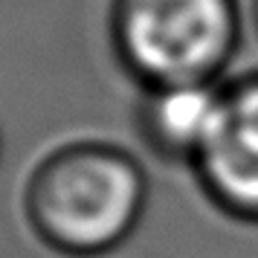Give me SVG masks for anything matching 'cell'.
<instances>
[{
  "mask_svg": "<svg viewBox=\"0 0 258 258\" xmlns=\"http://www.w3.org/2000/svg\"><path fill=\"white\" fill-rule=\"evenodd\" d=\"M148 195L151 183L137 154L107 140H70L32 165L21 206L47 249L99 258L140 229Z\"/></svg>",
  "mask_w": 258,
  "mask_h": 258,
  "instance_id": "6da1fadb",
  "label": "cell"
},
{
  "mask_svg": "<svg viewBox=\"0 0 258 258\" xmlns=\"http://www.w3.org/2000/svg\"><path fill=\"white\" fill-rule=\"evenodd\" d=\"M238 0H110L107 38L137 84H218L241 47Z\"/></svg>",
  "mask_w": 258,
  "mask_h": 258,
  "instance_id": "7a4b0ae2",
  "label": "cell"
},
{
  "mask_svg": "<svg viewBox=\"0 0 258 258\" xmlns=\"http://www.w3.org/2000/svg\"><path fill=\"white\" fill-rule=\"evenodd\" d=\"M188 171L223 218L258 226V67L221 82L212 131Z\"/></svg>",
  "mask_w": 258,
  "mask_h": 258,
  "instance_id": "3957f363",
  "label": "cell"
},
{
  "mask_svg": "<svg viewBox=\"0 0 258 258\" xmlns=\"http://www.w3.org/2000/svg\"><path fill=\"white\" fill-rule=\"evenodd\" d=\"M218 84H165L145 87L134 102V134L154 160L191 168L206 145L215 113Z\"/></svg>",
  "mask_w": 258,
  "mask_h": 258,
  "instance_id": "277c9868",
  "label": "cell"
},
{
  "mask_svg": "<svg viewBox=\"0 0 258 258\" xmlns=\"http://www.w3.org/2000/svg\"><path fill=\"white\" fill-rule=\"evenodd\" d=\"M249 15H252V26L258 32V0H249Z\"/></svg>",
  "mask_w": 258,
  "mask_h": 258,
  "instance_id": "5b68a950",
  "label": "cell"
},
{
  "mask_svg": "<svg viewBox=\"0 0 258 258\" xmlns=\"http://www.w3.org/2000/svg\"><path fill=\"white\" fill-rule=\"evenodd\" d=\"M0 148H3V142H0Z\"/></svg>",
  "mask_w": 258,
  "mask_h": 258,
  "instance_id": "8992f818",
  "label": "cell"
}]
</instances>
